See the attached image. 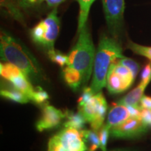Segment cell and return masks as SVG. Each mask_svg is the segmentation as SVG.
<instances>
[{"label": "cell", "instance_id": "1", "mask_svg": "<svg viewBox=\"0 0 151 151\" xmlns=\"http://www.w3.org/2000/svg\"><path fill=\"white\" fill-rule=\"evenodd\" d=\"M0 55L4 62L14 65L34 82L46 81L39 62L24 43L8 32L1 30Z\"/></svg>", "mask_w": 151, "mask_h": 151}, {"label": "cell", "instance_id": "2", "mask_svg": "<svg viewBox=\"0 0 151 151\" xmlns=\"http://www.w3.org/2000/svg\"><path fill=\"white\" fill-rule=\"evenodd\" d=\"M122 49L118 39L104 34L99 39L94 57L92 80L90 88L94 94L106 86L107 75L111 65L123 58Z\"/></svg>", "mask_w": 151, "mask_h": 151}, {"label": "cell", "instance_id": "3", "mask_svg": "<svg viewBox=\"0 0 151 151\" xmlns=\"http://www.w3.org/2000/svg\"><path fill=\"white\" fill-rule=\"evenodd\" d=\"M95 53L91 34L86 24L78 32V40L68 55L67 65L82 76L84 86L90 80L93 71Z\"/></svg>", "mask_w": 151, "mask_h": 151}, {"label": "cell", "instance_id": "4", "mask_svg": "<svg viewBox=\"0 0 151 151\" xmlns=\"http://www.w3.org/2000/svg\"><path fill=\"white\" fill-rule=\"evenodd\" d=\"M60 22L55 7L46 18L41 20L30 31L35 43L42 46L47 51L54 49V45L60 32Z\"/></svg>", "mask_w": 151, "mask_h": 151}, {"label": "cell", "instance_id": "5", "mask_svg": "<svg viewBox=\"0 0 151 151\" xmlns=\"http://www.w3.org/2000/svg\"><path fill=\"white\" fill-rule=\"evenodd\" d=\"M108 105L102 92L94 94L86 102L78 104V111L83 116L90 127L98 132L104 125Z\"/></svg>", "mask_w": 151, "mask_h": 151}, {"label": "cell", "instance_id": "6", "mask_svg": "<svg viewBox=\"0 0 151 151\" xmlns=\"http://www.w3.org/2000/svg\"><path fill=\"white\" fill-rule=\"evenodd\" d=\"M104 13L109 33L118 39L121 34L124 22V0H102Z\"/></svg>", "mask_w": 151, "mask_h": 151}, {"label": "cell", "instance_id": "7", "mask_svg": "<svg viewBox=\"0 0 151 151\" xmlns=\"http://www.w3.org/2000/svg\"><path fill=\"white\" fill-rule=\"evenodd\" d=\"M0 73L1 77L9 81L14 87L26 94L32 101L35 88L29 81V78L19 68L8 62L1 63Z\"/></svg>", "mask_w": 151, "mask_h": 151}, {"label": "cell", "instance_id": "8", "mask_svg": "<svg viewBox=\"0 0 151 151\" xmlns=\"http://www.w3.org/2000/svg\"><path fill=\"white\" fill-rule=\"evenodd\" d=\"M146 126L139 118H130L111 129L110 134L118 139H132L143 134L147 131Z\"/></svg>", "mask_w": 151, "mask_h": 151}, {"label": "cell", "instance_id": "9", "mask_svg": "<svg viewBox=\"0 0 151 151\" xmlns=\"http://www.w3.org/2000/svg\"><path fill=\"white\" fill-rule=\"evenodd\" d=\"M55 135L66 151H87L80 130L73 127H65Z\"/></svg>", "mask_w": 151, "mask_h": 151}, {"label": "cell", "instance_id": "10", "mask_svg": "<svg viewBox=\"0 0 151 151\" xmlns=\"http://www.w3.org/2000/svg\"><path fill=\"white\" fill-rule=\"evenodd\" d=\"M65 118V113L51 105L43 107L41 117L36 123V128L39 132H43L58 127L62 120Z\"/></svg>", "mask_w": 151, "mask_h": 151}, {"label": "cell", "instance_id": "11", "mask_svg": "<svg viewBox=\"0 0 151 151\" xmlns=\"http://www.w3.org/2000/svg\"><path fill=\"white\" fill-rule=\"evenodd\" d=\"M135 78L117 73L109 70L106 79V87L109 93L112 94H120L130 88Z\"/></svg>", "mask_w": 151, "mask_h": 151}, {"label": "cell", "instance_id": "12", "mask_svg": "<svg viewBox=\"0 0 151 151\" xmlns=\"http://www.w3.org/2000/svg\"><path fill=\"white\" fill-rule=\"evenodd\" d=\"M1 8L21 24L24 23V11L27 6V0H1Z\"/></svg>", "mask_w": 151, "mask_h": 151}, {"label": "cell", "instance_id": "13", "mask_svg": "<svg viewBox=\"0 0 151 151\" xmlns=\"http://www.w3.org/2000/svg\"><path fill=\"white\" fill-rule=\"evenodd\" d=\"M130 118L132 116L127 106L117 102L110 109L105 124L111 129Z\"/></svg>", "mask_w": 151, "mask_h": 151}, {"label": "cell", "instance_id": "14", "mask_svg": "<svg viewBox=\"0 0 151 151\" xmlns=\"http://www.w3.org/2000/svg\"><path fill=\"white\" fill-rule=\"evenodd\" d=\"M148 84L149 83L148 82L141 81L139 86L134 88L123 98L119 100L118 103L127 106H139V103H140L141 97L143 96L144 90Z\"/></svg>", "mask_w": 151, "mask_h": 151}, {"label": "cell", "instance_id": "15", "mask_svg": "<svg viewBox=\"0 0 151 151\" xmlns=\"http://www.w3.org/2000/svg\"><path fill=\"white\" fill-rule=\"evenodd\" d=\"M62 74L66 83L74 91H77L80 89L81 86H84L82 76L68 66H65L63 68Z\"/></svg>", "mask_w": 151, "mask_h": 151}, {"label": "cell", "instance_id": "16", "mask_svg": "<svg viewBox=\"0 0 151 151\" xmlns=\"http://www.w3.org/2000/svg\"><path fill=\"white\" fill-rule=\"evenodd\" d=\"M66 121L64 123L65 127H73L78 130H82L86 120L81 113L78 111L76 113L72 111L67 110L65 112Z\"/></svg>", "mask_w": 151, "mask_h": 151}, {"label": "cell", "instance_id": "17", "mask_svg": "<svg viewBox=\"0 0 151 151\" xmlns=\"http://www.w3.org/2000/svg\"><path fill=\"white\" fill-rule=\"evenodd\" d=\"M81 134L87 146V151H95L100 148L99 133L93 129L81 130Z\"/></svg>", "mask_w": 151, "mask_h": 151}, {"label": "cell", "instance_id": "18", "mask_svg": "<svg viewBox=\"0 0 151 151\" xmlns=\"http://www.w3.org/2000/svg\"><path fill=\"white\" fill-rule=\"evenodd\" d=\"M79 4V16L78 22V32L86 25L90 7L95 0H76Z\"/></svg>", "mask_w": 151, "mask_h": 151}, {"label": "cell", "instance_id": "19", "mask_svg": "<svg viewBox=\"0 0 151 151\" xmlns=\"http://www.w3.org/2000/svg\"><path fill=\"white\" fill-rule=\"evenodd\" d=\"M0 94L1 97L11 100V101H16L17 103L27 104L30 101L26 94H24L23 92L17 89L15 87L1 89Z\"/></svg>", "mask_w": 151, "mask_h": 151}, {"label": "cell", "instance_id": "20", "mask_svg": "<svg viewBox=\"0 0 151 151\" xmlns=\"http://www.w3.org/2000/svg\"><path fill=\"white\" fill-rule=\"evenodd\" d=\"M48 55L49 59L54 63L58 64L60 67L64 68L67 66L68 63V55H65L54 48L52 50H48Z\"/></svg>", "mask_w": 151, "mask_h": 151}, {"label": "cell", "instance_id": "21", "mask_svg": "<svg viewBox=\"0 0 151 151\" xmlns=\"http://www.w3.org/2000/svg\"><path fill=\"white\" fill-rule=\"evenodd\" d=\"M127 48L134 53L145 57L151 61V47L141 46L129 41L128 42Z\"/></svg>", "mask_w": 151, "mask_h": 151}, {"label": "cell", "instance_id": "22", "mask_svg": "<svg viewBox=\"0 0 151 151\" xmlns=\"http://www.w3.org/2000/svg\"><path fill=\"white\" fill-rule=\"evenodd\" d=\"M110 131L111 128L109 127L106 124H104L98 131L100 141V148L101 149V151H106V144L110 134Z\"/></svg>", "mask_w": 151, "mask_h": 151}, {"label": "cell", "instance_id": "23", "mask_svg": "<svg viewBox=\"0 0 151 151\" xmlns=\"http://www.w3.org/2000/svg\"><path fill=\"white\" fill-rule=\"evenodd\" d=\"M117 61H118L119 63L122 64V65H123L124 66H125V67L129 68L130 70L132 71V73H134V75L135 76H137L138 71L139 70V65L137 62L130 59V58H125V57H123V58L117 60Z\"/></svg>", "mask_w": 151, "mask_h": 151}, {"label": "cell", "instance_id": "24", "mask_svg": "<svg viewBox=\"0 0 151 151\" xmlns=\"http://www.w3.org/2000/svg\"><path fill=\"white\" fill-rule=\"evenodd\" d=\"M49 99V95L41 87L38 86L35 88V93L32 101L37 104H42Z\"/></svg>", "mask_w": 151, "mask_h": 151}, {"label": "cell", "instance_id": "25", "mask_svg": "<svg viewBox=\"0 0 151 151\" xmlns=\"http://www.w3.org/2000/svg\"><path fill=\"white\" fill-rule=\"evenodd\" d=\"M48 151H66L55 134L50 138L48 141Z\"/></svg>", "mask_w": 151, "mask_h": 151}, {"label": "cell", "instance_id": "26", "mask_svg": "<svg viewBox=\"0 0 151 151\" xmlns=\"http://www.w3.org/2000/svg\"><path fill=\"white\" fill-rule=\"evenodd\" d=\"M141 81L150 83L151 81V61L147 63L141 72Z\"/></svg>", "mask_w": 151, "mask_h": 151}, {"label": "cell", "instance_id": "27", "mask_svg": "<svg viewBox=\"0 0 151 151\" xmlns=\"http://www.w3.org/2000/svg\"><path fill=\"white\" fill-rule=\"evenodd\" d=\"M140 119L146 126H149L151 122V109H142Z\"/></svg>", "mask_w": 151, "mask_h": 151}, {"label": "cell", "instance_id": "28", "mask_svg": "<svg viewBox=\"0 0 151 151\" xmlns=\"http://www.w3.org/2000/svg\"><path fill=\"white\" fill-rule=\"evenodd\" d=\"M140 106L142 109H151V97L143 95L140 100Z\"/></svg>", "mask_w": 151, "mask_h": 151}, {"label": "cell", "instance_id": "29", "mask_svg": "<svg viewBox=\"0 0 151 151\" xmlns=\"http://www.w3.org/2000/svg\"><path fill=\"white\" fill-rule=\"evenodd\" d=\"M46 1L49 6L57 7V6L60 5V4L65 1V0H46Z\"/></svg>", "mask_w": 151, "mask_h": 151}, {"label": "cell", "instance_id": "30", "mask_svg": "<svg viewBox=\"0 0 151 151\" xmlns=\"http://www.w3.org/2000/svg\"><path fill=\"white\" fill-rule=\"evenodd\" d=\"M111 151H131V150H127V149H116V150H113Z\"/></svg>", "mask_w": 151, "mask_h": 151}, {"label": "cell", "instance_id": "31", "mask_svg": "<svg viewBox=\"0 0 151 151\" xmlns=\"http://www.w3.org/2000/svg\"><path fill=\"white\" fill-rule=\"evenodd\" d=\"M29 3H35L37 0H27Z\"/></svg>", "mask_w": 151, "mask_h": 151}, {"label": "cell", "instance_id": "32", "mask_svg": "<svg viewBox=\"0 0 151 151\" xmlns=\"http://www.w3.org/2000/svg\"><path fill=\"white\" fill-rule=\"evenodd\" d=\"M149 127H151V122H150V124H149Z\"/></svg>", "mask_w": 151, "mask_h": 151}, {"label": "cell", "instance_id": "33", "mask_svg": "<svg viewBox=\"0 0 151 151\" xmlns=\"http://www.w3.org/2000/svg\"><path fill=\"white\" fill-rule=\"evenodd\" d=\"M39 1H42L43 0H39Z\"/></svg>", "mask_w": 151, "mask_h": 151}]
</instances>
